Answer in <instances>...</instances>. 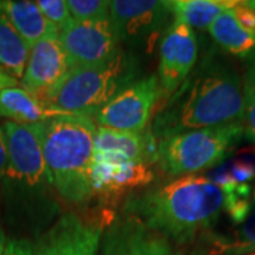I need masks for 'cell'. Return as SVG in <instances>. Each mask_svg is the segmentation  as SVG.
<instances>
[{
    "label": "cell",
    "mask_w": 255,
    "mask_h": 255,
    "mask_svg": "<svg viewBox=\"0 0 255 255\" xmlns=\"http://www.w3.org/2000/svg\"><path fill=\"white\" fill-rule=\"evenodd\" d=\"M246 255H255V253H250V254H246Z\"/></svg>",
    "instance_id": "31"
},
{
    "label": "cell",
    "mask_w": 255,
    "mask_h": 255,
    "mask_svg": "<svg viewBox=\"0 0 255 255\" xmlns=\"http://www.w3.org/2000/svg\"><path fill=\"white\" fill-rule=\"evenodd\" d=\"M228 10L238 26L255 38V0H236Z\"/></svg>",
    "instance_id": "25"
},
{
    "label": "cell",
    "mask_w": 255,
    "mask_h": 255,
    "mask_svg": "<svg viewBox=\"0 0 255 255\" xmlns=\"http://www.w3.org/2000/svg\"><path fill=\"white\" fill-rule=\"evenodd\" d=\"M132 78L130 63L119 53L108 63L71 68L41 98L48 107L65 114L95 117L104 105L130 85Z\"/></svg>",
    "instance_id": "4"
},
{
    "label": "cell",
    "mask_w": 255,
    "mask_h": 255,
    "mask_svg": "<svg viewBox=\"0 0 255 255\" xmlns=\"http://www.w3.org/2000/svg\"><path fill=\"white\" fill-rule=\"evenodd\" d=\"M0 13L30 48L44 38L58 37V28L44 17L36 1L0 0Z\"/></svg>",
    "instance_id": "16"
},
{
    "label": "cell",
    "mask_w": 255,
    "mask_h": 255,
    "mask_svg": "<svg viewBox=\"0 0 255 255\" xmlns=\"http://www.w3.org/2000/svg\"><path fill=\"white\" fill-rule=\"evenodd\" d=\"M101 255H179L169 238L133 216L114 223L105 233Z\"/></svg>",
    "instance_id": "13"
},
{
    "label": "cell",
    "mask_w": 255,
    "mask_h": 255,
    "mask_svg": "<svg viewBox=\"0 0 255 255\" xmlns=\"http://www.w3.org/2000/svg\"><path fill=\"white\" fill-rule=\"evenodd\" d=\"M18 82L14 77H11L7 71H4L1 67H0V92L3 90H7V88H13V87H17Z\"/></svg>",
    "instance_id": "28"
},
{
    "label": "cell",
    "mask_w": 255,
    "mask_h": 255,
    "mask_svg": "<svg viewBox=\"0 0 255 255\" xmlns=\"http://www.w3.org/2000/svg\"><path fill=\"white\" fill-rule=\"evenodd\" d=\"M213 40L223 50L237 57H246L255 50V38L238 26L236 18L226 10L209 27Z\"/></svg>",
    "instance_id": "20"
},
{
    "label": "cell",
    "mask_w": 255,
    "mask_h": 255,
    "mask_svg": "<svg viewBox=\"0 0 255 255\" xmlns=\"http://www.w3.org/2000/svg\"><path fill=\"white\" fill-rule=\"evenodd\" d=\"M244 91V117H243V125H244V136L255 143V85L248 80L243 84Z\"/></svg>",
    "instance_id": "24"
},
{
    "label": "cell",
    "mask_w": 255,
    "mask_h": 255,
    "mask_svg": "<svg viewBox=\"0 0 255 255\" xmlns=\"http://www.w3.org/2000/svg\"><path fill=\"white\" fill-rule=\"evenodd\" d=\"M64 114L65 112L48 107L41 97L21 87H13L0 92V117L7 119V122L28 127Z\"/></svg>",
    "instance_id": "17"
},
{
    "label": "cell",
    "mask_w": 255,
    "mask_h": 255,
    "mask_svg": "<svg viewBox=\"0 0 255 255\" xmlns=\"http://www.w3.org/2000/svg\"><path fill=\"white\" fill-rule=\"evenodd\" d=\"M201 247L204 255H246L255 253V207L243 221L233 227L203 234Z\"/></svg>",
    "instance_id": "18"
},
{
    "label": "cell",
    "mask_w": 255,
    "mask_h": 255,
    "mask_svg": "<svg viewBox=\"0 0 255 255\" xmlns=\"http://www.w3.org/2000/svg\"><path fill=\"white\" fill-rule=\"evenodd\" d=\"M243 117L244 91L238 75L227 67L214 65L193 82L170 133L240 122Z\"/></svg>",
    "instance_id": "5"
},
{
    "label": "cell",
    "mask_w": 255,
    "mask_h": 255,
    "mask_svg": "<svg viewBox=\"0 0 255 255\" xmlns=\"http://www.w3.org/2000/svg\"><path fill=\"white\" fill-rule=\"evenodd\" d=\"M70 70L111 61L119 54L118 40L108 20L75 21L58 31Z\"/></svg>",
    "instance_id": "9"
},
{
    "label": "cell",
    "mask_w": 255,
    "mask_h": 255,
    "mask_svg": "<svg viewBox=\"0 0 255 255\" xmlns=\"http://www.w3.org/2000/svg\"><path fill=\"white\" fill-rule=\"evenodd\" d=\"M36 3L44 17L58 28V31L73 21L71 13L67 6V0H38Z\"/></svg>",
    "instance_id": "23"
},
{
    "label": "cell",
    "mask_w": 255,
    "mask_h": 255,
    "mask_svg": "<svg viewBox=\"0 0 255 255\" xmlns=\"http://www.w3.org/2000/svg\"><path fill=\"white\" fill-rule=\"evenodd\" d=\"M226 207L227 191L210 177L197 174L179 177L127 203L130 216L182 243L211 230Z\"/></svg>",
    "instance_id": "1"
},
{
    "label": "cell",
    "mask_w": 255,
    "mask_h": 255,
    "mask_svg": "<svg viewBox=\"0 0 255 255\" xmlns=\"http://www.w3.org/2000/svg\"><path fill=\"white\" fill-rule=\"evenodd\" d=\"M246 80H248L250 82H253L255 85V57L254 60H253V63L250 65V70H248V73H247Z\"/></svg>",
    "instance_id": "29"
},
{
    "label": "cell",
    "mask_w": 255,
    "mask_h": 255,
    "mask_svg": "<svg viewBox=\"0 0 255 255\" xmlns=\"http://www.w3.org/2000/svg\"><path fill=\"white\" fill-rule=\"evenodd\" d=\"M67 6L75 21H97L110 18L108 0H67Z\"/></svg>",
    "instance_id": "22"
},
{
    "label": "cell",
    "mask_w": 255,
    "mask_h": 255,
    "mask_svg": "<svg viewBox=\"0 0 255 255\" xmlns=\"http://www.w3.org/2000/svg\"><path fill=\"white\" fill-rule=\"evenodd\" d=\"M243 137V121L173 132L157 145V162L169 176H193L223 163Z\"/></svg>",
    "instance_id": "6"
},
{
    "label": "cell",
    "mask_w": 255,
    "mask_h": 255,
    "mask_svg": "<svg viewBox=\"0 0 255 255\" xmlns=\"http://www.w3.org/2000/svg\"><path fill=\"white\" fill-rule=\"evenodd\" d=\"M197 60V38L189 26L173 21L164 31L159 50V85L162 91L174 92L190 74Z\"/></svg>",
    "instance_id": "11"
},
{
    "label": "cell",
    "mask_w": 255,
    "mask_h": 255,
    "mask_svg": "<svg viewBox=\"0 0 255 255\" xmlns=\"http://www.w3.org/2000/svg\"><path fill=\"white\" fill-rule=\"evenodd\" d=\"M0 127L7 150L0 193L6 220L17 227L40 230L54 220L60 209L40 143L28 127L7 121Z\"/></svg>",
    "instance_id": "2"
},
{
    "label": "cell",
    "mask_w": 255,
    "mask_h": 255,
    "mask_svg": "<svg viewBox=\"0 0 255 255\" xmlns=\"http://www.w3.org/2000/svg\"><path fill=\"white\" fill-rule=\"evenodd\" d=\"M236 0H172L169 7L174 21L190 28H207L221 13L228 10Z\"/></svg>",
    "instance_id": "19"
},
{
    "label": "cell",
    "mask_w": 255,
    "mask_h": 255,
    "mask_svg": "<svg viewBox=\"0 0 255 255\" xmlns=\"http://www.w3.org/2000/svg\"><path fill=\"white\" fill-rule=\"evenodd\" d=\"M101 228L85 223L74 213H65L33 246V255H97Z\"/></svg>",
    "instance_id": "10"
},
{
    "label": "cell",
    "mask_w": 255,
    "mask_h": 255,
    "mask_svg": "<svg viewBox=\"0 0 255 255\" xmlns=\"http://www.w3.org/2000/svg\"><path fill=\"white\" fill-rule=\"evenodd\" d=\"M68 71L70 64L58 37L44 38L30 48L21 88L37 97H44Z\"/></svg>",
    "instance_id": "14"
},
{
    "label": "cell",
    "mask_w": 255,
    "mask_h": 255,
    "mask_svg": "<svg viewBox=\"0 0 255 255\" xmlns=\"http://www.w3.org/2000/svg\"><path fill=\"white\" fill-rule=\"evenodd\" d=\"M3 255H33V244L27 238H10Z\"/></svg>",
    "instance_id": "26"
},
{
    "label": "cell",
    "mask_w": 255,
    "mask_h": 255,
    "mask_svg": "<svg viewBox=\"0 0 255 255\" xmlns=\"http://www.w3.org/2000/svg\"><path fill=\"white\" fill-rule=\"evenodd\" d=\"M94 152L119 156L132 162L150 163L157 160V147L150 135L145 132H122L98 125L94 136Z\"/></svg>",
    "instance_id": "15"
},
{
    "label": "cell",
    "mask_w": 255,
    "mask_h": 255,
    "mask_svg": "<svg viewBox=\"0 0 255 255\" xmlns=\"http://www.w3.org/2000/svg\"><path fill=\"white\" fill-rule=\"evenodd\" d=\"M160 94L157 77L150 75L137 80L104 105L95 114V121L98 127L143 133Z\"/></svg>",
    "instance_id": "8"
},
{
    "label": "cell",
    "mask_w": 255,
    "mask_h": 255,
    "mask_svg": "<svg viewBox=\"0 0 255 255\" xmlns=\"http://www.w3.org/2000/svg\"><path fill=\"white\" fill-rule=\"evenodd\" d=\"M6 164H7V150H6V140H4V133L0 127V193H1V183H3V176L6 172Z\"/></svg>",
    "instance_id": "27"
},
{
    "label": "cell",
    "mask_w": 255,
    "mask_h": 255,
    "mask_svg": "<svg viewBox=\"0 0 255 255\" xmlns=\"http://www.w3.org/2000/svg\"><path fill=\"white\" fill-rule=\"evenodd\" d=\"M155 179L149 163L132 162L119 156L95 153L91 164L92 191L102 196H119L146 186Z\"/></svg>",
    "instance_id": "12"
},
{
    "label": "cell",
    "mask_w": 255,
    "mask_h": 255,
    "mask_svg": "<svg viewBox=\"0 0 255 255\" xmlns=\"http://www.w3.org/2000/svg\"><path fill=\"white\" fill-rule=\"evenodd\" d=\"M30 47L0 13V67L14 77L21 78L27 64Z\"/></svg>",
    "instance_id": "21"
},
{
    "label": "cell",
    "mask_w": 255,
    "mask_h": 255,
    "mask_svg": "<svg viewBox=\"0 0 255 255\" xmlns=\"http://www.w3.org/2000/svg\"><path fill=\"white\" fill-rule=\"evenodd\" d=\"M172 14L169 1L114 0L110 1V23L118 43L132 47L155 46ZM164 34V33H163Z\"/></svg>",
    "instance_id": "7"
},
{
    "label": "cell",
    "mask_w": 255,
    "mask_h": 255,
    "mask_svg": "<svg viewBox=\"0 0 255 255\" xmlns=\"http://www.w3.org/2000/svg\"><path fill=\"white\" fill-rule=\"evenodd\" d=\"M28 128L40 143L58 197L71 204L85 203L94 194L91 164L97 125L92 117L64 114Z\"/></svg>",
    "instance_id": "3"
},
{
    "label": "cell",
    "mask_w": 255,
    "mask_h": 255,
    "mask_svg": "<svg viewBox=\"0 0 255 255\" xmlns=\"http://www.w3.org/2000/svg\"><path fill=\"white\" fill-rule=\"evenodd\" d=\"M6 244H7V238H6V234H4V231H3V230L0 228V255H3V253H4Z\"/></svg>",
    "instance_id": "30"
}]
</instances>
